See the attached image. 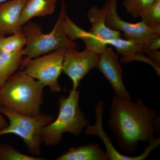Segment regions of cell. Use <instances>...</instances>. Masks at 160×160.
<instances>
[{"label":"cell","mask_w":160,"mask_h":160,"mask_svg":"<svg viewBox=\"0 0 160 160\" xmlns=\"http://www.w3.org/2000/svg\"><path fill=\"white\" fill-rule=\"evenodd\" d=\"M160 48V36L149 40L144 43L143 50L144 52L158 50Z\"/></svg>","instance_id":"44dd1931"},{"label":"cell","mask_w":160,"mask_h":160,"mask_svg":"<svg viewBox=\"0 0 160 160\" xmlns=\"http://www.w3.org/2000/svg\"><path fill=\"white\" fill-rule=\"evenodd\" d=\"M104 102L98 101L95 106L96 122L93 125H88L86 127V134L87 135L98 136L102 141L106 147V152L108 160H142L145 159L151 153L152 150L158 148L160 144L159 138L156 139L145 149L142 154L138 156L131 157L124 155L118 151L112 145L111 140L103 129L102 118Z\"/></svg>","instance_id":"30bf717a"},{"label":"cell","mask_w":160,"mask_h":160,"mask_svg":"<svg viewBox=\"0 0 160 160\" xmlns=\"http://www.w3.org/2000/svg\"><path fill=\"white\" fill-rule=\"evenodd\" d=\"M0 112L8 118L9 123L4 129H0V136L16 135L21 138L31 154L41 153L42 130L54 121L51 115L41 113L37 116L23 115L0 106Z\"/></svg>","instance_id":"5b68a950"},{"label":"cell","mask_w":160,"mask_h":160,"mask_svg":"<svg viewBox=\"0 0 160 160\" xmlns=\"http://www.w3.org/2000/svg\"><path fill=\"white\" fill-rule=\"evenodd\" d=\"M5 36L3 35L2 34H0V41H1V39H2Z\"/></svg>","instance_id":"cb8c5ba5"},{"label":"cell","mask_w":160,"mask_h":160,"mask_svg":"<svg viewBox=\"0 0 160 160\" xmlns=\"http://www.w3.org/2000/svg\"><path fill=\"white\" fill-rule=\"evenodd\" d=\"M142 21L152 29L160 31V0H155L140 15Z\"/></svg>","instance_id":"ac0fdd59"},{"label":"cell","mask_w":160,"mask_h":160,"mask_svg":"<svg viewBox=\"0 0 160 160\" xmlns=\"http://www.w3.org/2000/svg\"><path fill=\"white\" fill-rule=\"evenodd\" d=\"M9 123L5 119V118L3 116L2 114L0 112V129H2L6 128L8 126Z\"/></svg>","instance_id":"7402d4cb"},{"label":"cell","mask_w":160,"mask_h":160,"mask_svg":"<svg viewBox=\"0 0 160 160\" xmlns=\"http://www.w3.org/2000/svg\"><path fill=\"white\" fill-rule=\"evenodd\" d=\"M118 0H106L102 6L106 14V23L111 29L122 31L126 39L139 41L145 43L152 38L160 36V31L152 29L141 21L128 22L120 17L118 13Z\"/></svg>","instance_id":"52a82bcc"},{"label":"cell","mask_w":160,"mask_h":160,"mask_svg":"<svg viewBox=\"0 0 160 160\" xmlns=\"http://www.w3.org/2000/svg\"><path fill=\"white\" fill-rule=\"evenodd\" d=\"M21 153L8 144H0V160H45Z\"/></svg>","instance_id":"d6986e66"},{"label":"cell","mask_w":160,"mask_h":160,"mask_svg":"<svg viewBox=\"0 0 160 160\" xmlns=\"http://www.w3.org/2000/svg\"><path fill=\"white\" fill-rule=\"evenodd\" d=\"M144 44L139 41L123 39L121 38L111 40L107 43V45L114 47L118 53L122 56L120 59L122 62L126 64L133 61L143 62L153 67L156 72V68L154 64L144 54Z\"/></svg>","instance_id":"4fadbf2b"},{"label":"cell","mask_w":160,"mask_h":160,"mask_svg":"<svg viewBox=\"0 0 160 160\" xmlns=\"http://www.w3.org/2000/svg\"><path fill=\"white\" fill-rule=\"evenodd\" d=\"M58 0H28L23 8L20 24L23 25L35 17L52 15L56 8Z\"/></svg>","instance_id":"9a60e30c"},{"label":"cell","mask_w":160,"mask_h":160,"mask_svg":"<svg viewBox=\"0 0 160 160\" xmlns=\"http://www.w3.org/2000/svg\"><path fill=\"white\" fill-rule=\"evenodd\" d=\"M155 0H124L123 6L132 18H137L154 2Z\"/></svg>","instance_id":"ffe728a7"},{"label":"cell","mask_w":160,"mask_h":160,"mask_svg":"<svg viewBox=\"0 0 160 160\" xmlns=\"http://www.w3.org/2000/svg\"><path fill=\"white\" fill-rule=\"evenodd\" d=\"M99 54L88 49L82 52L76 48L66 49L62 64V72L70 78L72 89L77 90L80 82L91 71L98 68Z\"/></svg>","instance_id":"ba28073f"},{"label":"cell","mask_w":160,"mask_h":160,"mask_svg":"<svg viewBox=\"0 0 160 160\" xmlns=\"http://www.w3.org/2000/svg\"><path fill=\"white\" fill-rule=\"evenodd\" d=\"M56 160H108L106 151L99 145L91 143L73 147L60 155Z\"/></svg>","instance_id":"5bb4252c"},{"label":"cell","mask_w":160,"mask_h":160,"mask_svg":"<svg viewBox=\"0 0 160 160\" xmlns=\"http://www.w3.org/2000/svg\"><path fill=\"white\" fill-rule=\"evenodd\" d=\"M66 48L58 49L38 57L23 61L21 66L26 74L37 79L45 87L49 86L53 93L62 89L58 82L62 72V64Z\"/></svg>","instance_id":"8992f818"},{"label":"cell","mask_w":160,"mask_h":160,"mask_svg":"<svg viewBox=\"0 0 160 160\" xmlns=\"http://www.w3.org/2000/svg\"><path fill=\"white\" fill-rule=\"evenodd\" d=\"M9 1V0H0V4Z\"/></svg>","instance_id":"603a6c76"},{"label":"cell","mask_w":160,"mask_h":160,"mask_svg":"<svg viewBox=\"0 0 160 160\" xmlns=\"http://www.w3.org/2000/svg\"><path fill=\"white\" fill-rule=\"evenodd\" d=\"M28 0H9L0 4V34L6 36L22 31L20 18Z\"/></svg>","instance_id":"7c38bea8"},{"label":"cell","mask_w":160,"mask_h":160,"mask_svg":"<svg viewBox=\"0 0 160 160\" xmlns=\"http://www.w3.org/2000/svg\"><path fill=\"white\" fill-rule=\"evenodd\" d=\"M26 38L22 31L4 37L0 41V53H12L22 50L26 45Z\"/></svg>","instance_id":"e0dca14e"},{"label":"cell","mask_w":160,"mask_h":160,"mask_svg":"<svg viewBox=\"0 0 160 160\" xmlns=\"http://www.w3.org/2000/svg\"><path fill=\"white\" fill-rule=\"evenodd\" d=\"M108 127L115 136L118 146L131 154L137 150L140 142H153L160 129V116L141 98L132 101L114 97L109 109Z\"/></svg>","instance_id":"6da1fadb"},{"label":"cell","mask_w":160,"mask_h":160,"mask_svg":"<svg viewBox=\"0 0 160 160\" xmlns=\"http://www.w3.org/2000/svg\"><path fill=\"white\" fill-rule=\"evenodd\" d=\"M61 9L53 29L49 33L43 32L37 23L28 22L23 25L22 31L26 38L23 55L27 61L63 48H77L76 43L65 33L64 23L67 15L65 0H61Z\"/></svg>","instance_id":"3957f363"},{"label":"cell","mask_w":160,"mask_h":160,"mask_svg":"<svg viewBox=\"0 0 160 160\" xmlns=\"http://www.w3.org/2000/svg\"><path fill=\"white\" fill-rule=\"evenodd\" d=\"M44 87L23 70L18 72L0 88V106L18 114L37 116L41 113Z\"/></svg>","instance_id":"7a4b0ae2"},{"label":"cell","mask_w":160,"mask_h":160,"mask_svg":"<svg viewBox=\"0 0 160 160\" xmlns=\"http://www.w3.org/2000/svg\"><path fill=\"white\" fill-rule=\"evenodd\" d=\"M87 17L92 27L88 32L89 40L86 44V49L99 54L106 49L108 42L122 37L121 32L112 29L106 25L103 7L91 6Z\"/></svg>","instance_id":"9c48e42d"},{"label":"cell","mask_w":160,"mask_h":160,"mask_svg":"<svg viewBox=\"0 0 160 160\" xmlns=\"http://www.w3.org/2000/svg\"><path fill=\"white\" fill-rule=\"evenodd\" d=\"M80 90H71L69 96H62L58 101L59 112L57 118L42 130L43 142L47 146L58 145L65 132L79 135L90 122L79 105Z\"/></svg>","instance_id":"277c9868"},{"label":"cell","mask_w":160,"mask_h":160,"mask_svg":"<svg viewBox=\"0 0 160 160\" xmlns=\"http://www.w3.org/2000/svg\"><path fill=\"white\" fill-rule=\"evenodd\" d=\"M98 68L111 84L117 97L132 101L131 95L123 82L122 69L118 57L111 47L107 46L99 54Z\"/></svg>","instance_id":"8fae6325"},{"label":"cell","mask_w":160,"mask_h":160,"mask_svg":"<svg viewBox=\"0 0 160 160\" xmlns=\"http://www.w3.org/2000/svg\"><path fill=\"white\" fill-rule=\"evenodd\" d=\"M23 57V49L12 53H0V88L21 66Z\"/></svg>","instance_id":"2e32d148"}]
</instances>
